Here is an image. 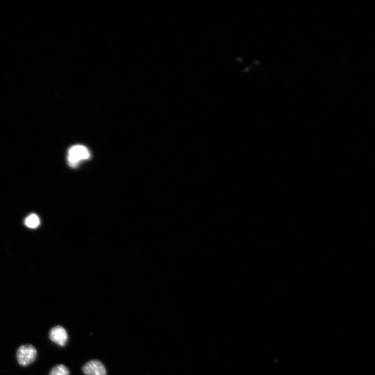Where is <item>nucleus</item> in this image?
I'll return each instance as SVG.
<instances>
[{"mask_svg":"<svg viewBox=\"0 0 375 375\" xmlns=\"http://www.w3.org/2000/svg\"><path fill=\"white\" fill-rule=\"evenodd\" d=\"M69 371L65 365L60 364L54 367L49 375H69Z\"/></svg>","mask_w":375,"mask_h":375,"instance_id":"423d86ee","label":"nucleus"},{"mask_svg":"<svg viewBox=\"0 0 375 375\" xmlns=\"http://www.w3.org/2000/svg\"><path fill=\"white\" fill-rule=\"evenodd\" d=\"M25 225L30 228H36L40 224V220L36 214H31L25 221Z\"/></svg>","mask_w":375,"mask_h":375,"instance_id":"39448f33","label":"nucleus"},{"mask_svg":"<svg viewBox=\"0 0 375 375\" xmlns=\"http://www.w3.org/2000/svg\"><path fill=\"white\" fill-rule=\"evenodd\" d=\"M51 341L61 347L65 346L68 340L66 331L61 326H55L51 329L49 333Z\"/></svg>","mask_w":375,"mask_h":375,"instance_id":"7ed1b4c3","label":"nucleus"},{"mask_svg":"<svg viewBox=\"0 0 375 375\" xmlns=\"http://www.w3.org/2000/svg\"><path fill=\"white\" fill-rule=\"evenodd\" d=\"M83 371L86 375H107L105 366L98 360H92L83 367Z\"/></svg>","mask_w":375,"mask_h":375,"instance_id":"20e7f679","label":"nucleus"},{"mask_svg":"<svg viewBox=\"0 0 375 375\" xmlns=\"http://www.w3.org/2000/svg\"><path fill=\"white\" fill-rule=\"evenodd\" d=\"M90 157L88 149L82 145L71 147L68 153V162L71 167H77L80 163L86 160Z\"/></svg>","mask_w":375,"mask_h":375,"instance_id":"f257e3e1","label":"nucleus"},{"mask_svg":"<svg viewBox=\"0 0 375 375\" xmlns=\"http://www.w3.org/2000/svg\"><path fill=\"white\" fill-rule=\"evenodd\" d=\"M36 349L31 345H22L17 351L18 361L20 365L26 367L33 363L37 357Z\"/></svg>","mask_w":375,"mask_h":375,"instance_id":"f03ea898","label":"nucleus"}]
</instances>
